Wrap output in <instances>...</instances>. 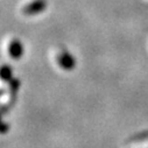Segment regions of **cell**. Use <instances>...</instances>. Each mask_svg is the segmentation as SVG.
<instances>
[{"mask_svg":"<svg viewBox=\"0 0 148 148\" xmlns=\"http://www.w3.org/2000/svg\"><path fill=\"white\" fill-rule=\"evenodd\" d=\"M56 60H57V63L60 64V66L63 70H72L73 66L76 65V61H75V58H73V56L66 50L61 51L57 55Z\"/></svg>","mask_w":148,"mask_h":148,"instance_id":"7a4b0ae2","label":"cell"},{"mask_svg":"<svg viewBox=\"0 0 148 148\" xmlns=\"http://www.w3.org/2000/svg\"><path fill=\"white\" fill-rule=\"evenodd\" d=\"M0 78L5 81H12V68L8 65L0 66Z\"/></svg>","mask_w":148,"mask_h":148,"instance_id":"277c9868","label":"cell"},{"mask_svg":"<svg viewBox=\"0 0 148 148\" xmlns=\"http://www.w3.org/2000/svg\"><path fill=\"white\" fill-rule=\"evenodd\" d=\"M7 50H8V55L14 58V60H18L20 58L22 55H23V45L20 40L18 39H13L10 41L8 43V47H7Z\"/></svg>","mask_w":148,"mask_h":148,"instance_id":"3957f363","label":"cell"},{"mask_svg":"<svg viewBox=\"0 0 148 148\" xmlns=\"http://www.w3.org/2000/svg\"><path fill=\"white\" fill-rule=\"evenodd\" d=\"M6 130H7V126H5L3 120H0V132H5Z\"/></svg>","mask_w":148,"mask_h":148,"instance_id":"5b68a950","label":"cell"},{"mask_svg":"<svg viewBox=\"0 0 148 148\" xmlns=\"http://www.w3.org/2000/svg\"><path fill=\"white\" fill-rule=\"evenodd\" d=\"M47 6H48L47 0H32L30 3H28L22 7V13L27 16L38 15L43 11H46Z\"/></svg>","mask_w":148,"mask_h":148,"instance_id":"6da1fadb","label":"cell"}]
</instances>
